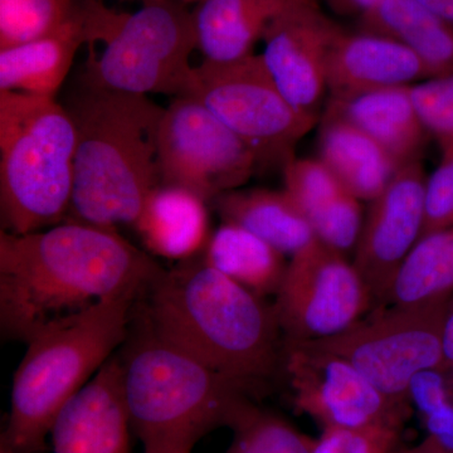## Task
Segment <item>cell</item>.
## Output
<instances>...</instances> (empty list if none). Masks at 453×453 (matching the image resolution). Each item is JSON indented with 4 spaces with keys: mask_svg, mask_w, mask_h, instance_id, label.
<instances>
[{
    "mask_svg": "<svg viewBox=\"0 0 453 453\" xmlns=\"http://www.w3.org/2000/svg\"><path fill=\"white\" fill-rule=\"evenodd\" d=\"M163 268L118 231L65 220L49 229L0 232V330L28 344L104 301L142 297Z\"/></svg>",
    "mask_w": 453,
    "mask_h": 453,
    "instance_id": "1",
    "label": "cell"
},
{
    "mask_svg": "<svg viewBox=\"0 0 453 453\" xmlns=\"http://www.w3.org/2000/svg\"><path fill=\"white\" fill-rule=\"evenodd\" d=\"M145 295L150 329L214 371L252 388L275 372L282 332L273 306L203 259L163 270Z\"/></svg>",
    "mask_w": 453,
    "mask_h": 453,
    "instance_id": "2",
    "label": "cell"
},
{
    "mask_svg": "<svg viewBox=\"0 0 453 453\" xmlns=\"http://www.w3.org/2000/svg\"><path fill=\"white\" fill-rule=\"evenodd\" d=\"M65 109L76 134L67 220L113 231L135 225L160 183L157 136L165 109L142 95L85 83Z\"/></svg>",
    "mask_w": 453,
    "mask_h": 453,
    "instance_id": "3",
    "label": "cell"
},
{
    "mask_svg": "<svg viewBox=\"0 0 453 453\" xmlns=\"http://www.w3.org/2000/svg\"><path fill=\"white\" fill-rule=\"evenodd\" d=\"M120 359L131 431L144 453H192L228 427L252 387L232 380L155 334L144 320Z\"/></svg>",
    "mask_w": 453,
    "mask_h": 453,
    "instance_id": "4",
    "label": "cell"
},
{
    "mask_svg": "<svg viewBox=\"0 0 453 453\" xmlns=\"http://www.w3.org/2000/svg\"><path fill=\"white\" fill-rule=\"evenodd\" d=\"M139 296L104 301L53 325L27 344L14 372L3 445L14 453H43L62 408L127 342Z\"/></svg>",
    "mask_w": 453,
    "mask_h": 453,
    "instance_id": "5",
    "label": "cell"
},
{
    "mask_svg": "<svg viewBox=\"0 0 453 453\" xmlns=\"http://www.w3.org/2000/svg\"><path fill=\"white\" fill-rule=\"evenodd\" d=\"M76 134L56 97L0 89L2 231L26 234L67 219Z\"/></svg>",
    "mask_w": 453,
    "mask_h": 453,
    "instance_id": "6",
    "label": "cell"
},
{
    "mask_svg": "<svg viewBox=\"0 0 453 453\" xmlns=\"http://www.w3.org/2000/svg\"><path fill=\"white\" fill-rule=\"evenodd\" d=\"M198 49L193 12L180 0L144 3L127 14L88 65L83 83L127 94L187 96L193 85V50Z\"/></svg>",
    "mask_w": 453,
    "mask_h": 453,
    "instance_id": "7",
    "label": "cell"
},
{
    "mask_svg": "<svg viewBox=\"0 0 453 453\" xmlns=\"http://www.w3.org/2000/svg\"><path fill=\"white\" fill-rule=\"evenodd\" d=\"M195 96L257 154L259 165L294 157V149L320 119L299 111L282 94L261 55L195 67Z\"/></svg>",
    "mask_w": 453,
    "mask_h": 453,
    "instance_id": "8",
    "label": "cell"
},
{
    "mask_svg": "<svg viewBox=\"0 0 453 453\" xmlns=\"http://www.w3.org/2000/svg\"><path fill=\"white\" fill-rule=\"evenodd\" d=\"M449 300L390 303L347 332L311 344L344 357L393 403L411 410L414 378L446 365L442 335Z\"/></svg>",
    "mask_w": 453,
    "mask_h": 453,
    "instance_id": "9",
    "label": "cell"
},
{
    "mask_svg": "<svg viewBox=\"0 0 453 453\" xmlns=\"http://www.w3.org/2000/svg\"><path fill=\"white\" fill-rule=\"evenodd\" d=\"M258 166L257 154L198 98L175 97L164 110L157 136L160 183L210 203L240 189Z\"/></svg>",
    "mask_w": 453,
    "mask_h": 453,
    "instance_id": "10",
    "label": "cell"
},
{
    "mask_svg": "<svg viewBox=\"0 0 453 453\" xmlns=\"http://www.w3.org/2000/svg\"><path fill=\"white\" fill-rule=\"evenodd\" d=\"M372 303L354 262L316 240L290 257L273 310L288 342H315L347 332Z\"/></svg>",
    "mask_w": 453,
    "mask_h": 453,
    "instance_id": "11",
    "label": "cell"
},
{
    "mask_svg": "<svg viewBox=\"0 0 453 453\" xmlns=\"http://www.w3.org/2000/svg\"><path fill=\"white\" fill-rule=\"evenodd\" d=\"M292 401L321 428L398 426L411 410L393 403L344 357L311 342H288Z\"/></svg>",
    "mask_w": 453,
    "mask_h": 453,
    "instance_id": "12",
    "label": "cell"
},
{
    "mask_svg": "<svg viewBox=\"0 0 453 453\" xmlns=\"http://www.w3.org/2000/svg\"><path fill=\"white\" fill-rule=\"evenodd\" d=\"M426 177L421 162L401 166L365 217L354 265L372 301H388L399 270L421 240L426 220Z\"/></svg>",
    "mask_w": 453,
    "mask_h": 453,
    "instance_id": "13",
    "label": "cell"
},
{
    "mask_svg": "<svg viewBox=\"0 0 453 453\" xmlns=\"http://www.w3.org/2000/svg\"><path fill=\"white\" fill-rule=\"evenodd\" d=\"M340 31L319 0H303L277 18L265 35L262 59L282 94L301 112L321 118L330 50Z\"/></svg>",
    "mask_w": 453,
    "mask_h": 453,
    "instance_id": "14",
    "label": "cell"
},
{
    "mask_svg": "<svg viewBox=\"0 0 453 453\" xmlns=\"http://www.w3.org/2000/svg\"><path fill=\"white\" fill-rule=\"evenodd\" d=\"M125 17L105 7L101 0H83L76 16L56 32L0 50V89L56 97L83 44L106 43Z\"/></svg>",
    "mask_w": 453,
    "mask_h": 453,
    "instance_id": "15",
    "label": "cell"
},
{
    "mask_svg": "<svg viewBox=\"0 0 453 453\" xmlns=\"http://www.w3.org/2000/svg\"><path fill=\"white\" fill-rule=\"evenodd\" d=\"M130 432L120 360L112 357L62 408L50 436L53 453H131Z\"/></svg>",
    "mask_w": 453,
    "mask_h": 453,
    "instance_id": "16",
    "label": "cell"
},
{
    "mask_svg": "<svg viewBox=\"0 0 453 453\" xmlns=\"http://www.w3.org/2000/svg\"><path fill=\"white\" fill-rule=\"evenodd\" d=\"M427 80L418 57L403 44L374 35L342 28L327 64L330 98H344L375 89L413 86Z\"/></svg>",
    "mask_w": 453,
    "mask_h": 453,
    "instance_id": "17",
    "label": "cell"
},
{
    "mask_svg": "<svg viewBox=\"0 0 453 453\" xmlns=\"http://www.w3.org/2000/svg\"><path fill=\"white\" fill-rule=\"evenodd\" d=\"M282 173L283 190L309 220L316 238L344 255L354 251L365 223L362 202L319 157H291Z\"/></svg>",
    "mask_w": 453,
    "mask_h": 453,
    "instance_id": "18",
    "label": "cell"
},
{
    "mask_svg": "<svg viewBox=\"0 0 453 453\" xmlns=\"http://www.w3.org/2000/svg\"><path fill=\"white\" fill-rule=\"evenodd\" d=\"M324 113L354 125L374 140L396 165L419 162L428 136L412 86H395L356 96L329 98Z\"/></svg>",
    "mask_w": 453,
    "mask_h": 453,
    "instance_id": "19",
    "label": "cell"
},
{
    "mask_svg": "<svg viewBox=\"0 0 453 453\" xmlns=\"http://www.w3.org/2000/svg\"><path fill=\"white\" fill-rule=\"evenodd\" d=\"M303 0H201L193 9L205 61L228 62L255 53L268 28Z\"/></svg>",
    "mask_w": 453,
    "mask_h": 453,
    "instance_id": "20",
    "label": "cell"
},
{
    "mask_svg": "<svg viewBox=\"0 0 453 453\" xmlns=\"http://www.w3.org/2000/svg\"><path fill=\"white\" fill-rule=\"evenodd\" d=\"M133 226L149 252L180 262L204 251L211 238L207 202L183 188L162 183L145 199Z\"/></svg>",
    "mask_w": 453,
    "mask_h": 453,
    "instance_id": "21",
    "label": "cell"
},
{
    "mask_svg": "<svg viewBox=\"0 0 453 453\" xmlns=\"http://www.w3.org/2000/svg\"><path fill=\"white\" fill-rule=\"evenodd\" d=\"M357 29L403 44L418 57L427 80L453 74V28L419 0H381L357 19Z\"/></svg>",
    "mask_w": 453,
    "mask_h": 453,
    "instance_id": "22",
    "label": "cell"
},
{
    "mask_svg": "<svg viewBox=\"0 0 453 453\" xmlns=\"http://www.w3.org/2000/svg\"><path fill=\"white\" fill-rule=\"evenodd\" d=\"M319 159L360 202H372L395 177V160L354 125L323 113Z\"/></svg>",
    "mask_w": 453,
    "mask_h": 453,
    "instance_id": "23",
    "label": "cell"
},
{
    "mask_svg": "<svg viewBox=\"0 0 453 453\" xmlns=\"http://www.w3.org/2000/svg\"><path fill=\"white\" fill-rule=\"evenodd\" d=\"M225 222L249 229L285 256L314 243V229L285 190L235 189L213 202Z\"/></svg>",
    "mask_w": 453,
    "mask_h": 453,
    "instance_id": "24",
    "label": "cell"
},
{
    "mask_svg": "<svg viewBox=\"0 0 453 453\" xmlns=\"http://www.w3.org/2000/svg\"><path fill=\"white\" fill-rule=\"evenodd\" d=\"M285 258L249 229L225 222L211 235L203 261L264 299L279 290L288 267Z\"/></svg>",
    "mask_w": 453,
    "mask_h": 453,
    "instance_id": "25",
    "label": "cell"
},
{
    "mask_svg": "<svg viewBox=\"0 0 453 453\" xmlns=\"http://www.w3.org/2000/svg\"><path fill=\"white\" fill-rule=\"evenodd\" d=\"M453 296V225L423 234L399 270L389 303H422Z\"/></svg>",
    "mask_w": 453,
    "mask_h": 453,
    "instance_id": "26",
    "label": "cell"
},
{
    "mask_svg": "<svg viewBox=\"0 0 453 453\" xmlns=\"http://www.w3.org/2000/svg\"><path fill=\"white\" fill-rule=\"evenodd\" d=\"M228 428L234 437L226 453H312L314 447V438L251 399L241 405Z\"/></svg>",
    "mask_w": 453,
    "mask_h": 453,
    "instance_id": "27",
    "label": "cell"
},
{
    "mask_svg": "<svg viewBox=\"0 0 453 453\" xmlns=\"http://www.w3.org/2000/svg\"><path fill=\"white\" fill-rule=\"evenodd\" d=\"M83 0H0V50L40 40L70 22Z\"/></svg>",
    "mask_w": 453,
    "mask_h": 453,
    "instance_id": "28",
    "label": "cell"
},
{
    "mask_svg": "<svg viewBox=\"0 0 453 453\" xmlns=\"http://www.w3.org/2000/svg\"><path fill=\"white\" fill-rule=\"evenodd\" d=\"M408 402L425 428L423 441L453 453V366L445 365L417 375Z\"/></svg>",
    "mask_w": 453,
    "mask_h": 453,
    "instance_id": "29",
    "label": "cell"
},
{
    "mask_svg": "<svg viewBox=\"0 0 453 453\" xmlns=\"http://www.w3.org/2000/svg\"><path fill=\"white\" fill-rule=\"evenodd\" d=\"M398 426L323 428L312 453H396L402 449Z\"/></svg>",
    "mask_w": 453,
    "mask_h": 453,
    "instance_id": "30",
    "label": "cell"
},
{
    "mask_svg": "<svg viewBox=\"0 0 453 453\" xmlns=\"http://www.w3.org/2000/svg\"><path fill=\"white\" fill-rule=\"evenodd\" d=\"M412 94L428 135L441 150H453V74L416 83Z\"/></svg>",
    "mask_w": 453,
    "mask_h": 453,
    "instance_id": "31",
    "label": "cell"
},
{
    "mask_svg": "<svg viewBox=\"0 0 453 453\" xmlns=\"http://www.w3.org/2000/svg\"><path fill=\"white\" fill-rule=\"evenodd\" d=\"M441 151V162L426 183L423 234L453 225V150Z\"/></svg>",
    "mask_w": 453,
    "mask_h": 453,
    "instance_id": "32",
    "label": "cell"
},
{
    "mask_svg": "<svg viewBox=\"0 0 453 453\" xmlns=\"http://www.w3.org/2000/svg\"><path fill=\"white\" fill-rule=\"evenodd\" d=\"M381 0H326L327 7L342 17H354L360 19L377 7Z\"/></svg>",
    "mask_w": 453,
    "mask_h": 453,
    "instance_id": "33",
    "label": "cell"
},
{
    "mask_svg": "<svg viewBox=\"0 0 453 453\" xmlns=\"http://www.w3.org/2000/svg\"><path fill=\"white\" fill-rule=\"evenodd\" d=\"M443 357L446 365L453 366V296L447 303L445 320H443Z\"/></svg>",
    "mask_w": 453,
    "mask_h": 453,
    "instance_id": "34",
    "label": "cell"
},
{
    "mask_svg": "<svg viewBox=\"0 0 453 453\" xmlns=\"http://www.w3.org/2000/svg\"><path fill=\"white\" fill-rule=\"evenodd\" d=\"M453 28V0H419Z\"/></svg>",
    "mask_w": 453,
    "mask_h": 453,
    "instance_id": "35",
    "label": "cell"
},
{
    "mask_svg": "<svg viewBox=\"0 0 453 453\" xmlns=\"http://www.w3.org/2000/svg\"><path fill=\"white\" fill-rule=\"evenodd\" d=\"M396 453H452V452H447L443 451V449H437V447L429 445V443L425 442V441H422L419 445L410 447V449H404V447H402L401 449H399Z\"/></svg>",
    "mask_w": 453,
    "mask_h": 453,
    "instance_id": "36",
    "label": "cell"
},
{
    "mask_svg": "<svg viewBox=\"0 0 453 453\" xmlns=\"http://www.w3.org/2000/svg\"><path fill=\"white\" fill-rule=\"evenodd\" d=\"M0 453H14V452L12 451V449H9V447L3 445V443H0Z\"/></svg>",
    "mask_w": 453,
    "mask_h": 453,
    "instance_id": "37",
    "label": "cell"
},
{
    "mask_svg": "<svg viewBox=\"0 0 453 453\" xmlns=\"http://www.w3.org/2000/svg\"><path fill=\"white\" fill-rule=\"evenodd\" d=\"M181 3H184V4L190 5V4H198L201 0H180Z\"/></svg>",
    "mask_w": 453,
    "mask_h": 453,
    "instance_id": "38",
    "label": "cell"
},
{
    "mask_svg": "<svg viewBox=\"0 0 453 453\" xmlns=\"http://www.w3.org/2000/svg\"><path fill=\"white\" fill-rule=\"evenodd\" d=\"M142 4H144V3L155 2V0H142Z\"/></svg>",
    "mask_w": 453,
    "mask_h": 453,
    "instance_id": "39",
    "label": "cell"
}]
</instances>
